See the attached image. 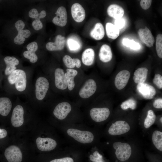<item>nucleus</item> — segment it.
I'll return each instance as SVG.
<instances>
[{
	"label": "nucleus",
	"mask_w": 162,
	"mask_h": 162,
	"mask_svg": "<svg viewBox=\"0 0 162 162\" xmlns=\"http://www.w3.org/2000/svg\"><path fill=\"white\" fill-rule=\"evenodd\" d=\"M9 82L15 84L16 89L19 92H22L26 89L27 86V77L25 71L17 69L14 70L8 77Z\"/></svg>",
	"instance_id": "nucleus-1"
},
{
	"label": "nucleus",
	"mask_w": 162,
	"mask_h": 162,
	"mask_svg": "<svg viewBox=\"0 0 162 162\" xmlns=\"http://www.w3.org/2000/svg\"><path fill=\"white\" fill-rule=\"evenodd\" d=\"M67 133L69 136L75 140L83 144L91 143L94 139L93 134L89 131L70 128L67 130Z\"/></svg>",
	"instance_id": "nucleus-2"
},
{
	"label": "nucleus",
	"mask_w": 162,
	"mask_h": 162,
	"mask_svg": "<svg viewBox=\"0 0 162 162\" xmlns=\"http://www.w3.org/2000/svg\"><path fill=\"white\" fill-rule=\"evenodd\" d=\"M113 147L116 150L115 154L117 158L122 161L127 160L130 157L132 149L128 143L117 142L113 143Z\"/></svg>",
	"instance_id": "nucleus-3"
},
{
	"label": "nucleus",
	"mask_w": 162,
	"mask_h": 162,
	"mask_svg": "<svg viewBox=\"0 0 162 162\" xmlns=\"http://www.w3.org/2000/svg\"><path fill=\"white\" fill-rule=\"evenodd\" d=\"M49 88V82L45 77L40 76L37 79L35 84V94L36 99L43 100L45 97Z\"/></svg>",
	"instance_id": "nucleus-4"
},
{
	"label": "nucleus",
	"mask_w": 162,
	"mask_h": 162,
	"mask_svg": "<svg viewBox=\"0 0 162 162\" xmlns=\"http://www.w3.org/2000/svg\"><path fill=\"white\" fill-rule=\"evenodd\" d=\"M4 156L8 162H21L22 155L20 148L17 146L12 145L7 148Z\"/></svg>",
	"instance_id": "nucleus-5"
},
{
	"label": "nucleus",
	"mask_w": 162,
	"mask_h": 162,
	"mask_svg": "<svg viewBox=\"0 0 162 162\" xmlns=\"http://www.w3.org/2000/svg\"><path fill=\"white\" fill-rule=\"evenodd\" d=\"M130 129V125L127 122L119 120L112 124L108 131L110 135L116 136L125 134L129 131Z\"/></svg>",
	"instance_id": "nucleus-6"
},
{
	"label": "nucleus",
	"mask_w": 162,
	"mask_h": 162,
	"mask_svg": "<svg viewBox=\"0 0 162 162\" xmlns=\"http://www.w3.org/2000/svg\"><path fill=\"white\" fill-rule=\"evenodd\" d=\"M110 114L109 109L106 107L93 108L90 112L91 118L96 122H100L105 120L109 117Z\"/></svg>",
	"instance_id": "nucleus-7"
},
{
	"label": "nucleus",
	"mask_w": 162,
	"mask_h": 162,
	"mask_svg": "<svg viewBox=\"0 0 162 162\" xmlns=\"http://www.w3.org/2000/svg\"><path fill=\"white\" fill-rule=\"evenodd\" d=\"M96 89L97 85L95 81L92 79H89L86 81L80 89L79 95L83 98H88L94 94Z\"/></svg>",
	"instance_id": "nucleus-8"
},
{
	"label": "nucleus",
	"mask_w": 162,
	"mask_h": 162,
	"mask_svg": "<svg viewBox=\"0 0 162 162\" xmlns=\"http://www.w3.org/2000/svg\"><path fill=\"white\" fill-rule=\"evenodd\" d=\"M24 110L23 107L20 105H16L14 109L11 117V123L14 127L22 126L24 122Z\"/></svg>",
	"instance_id": "nucleus-9"
},
{
	"label": "nucleus",
	"mask_w": 162,
	"mask_h": 162,
	"mask_svg": "<svg viewBox=\"0 0 162 162\" xmlns=\"http://www.w3.org/2000/svg\"><path fill=\"white\" fill-rule=\"evenodd\" d=\"M38 148L41 151H50L55 149L57 142L54 140L50 138L38 137L36 140Z\"/></svg>",
	"instance_id": "nucleus-10"
},
{
	"label": "nucleus",
	"mask_w": 162,
	"mask_h": 162,
	"mask_svg": "<svg viewBox=\"0 0 162 162\" xmlns=\"http://www.w3.org/2000/svg\"><path fill=\"white\" fill-rule=\"evenodd\" d=\"M71 110V106L68 102H64L58 104L54 108V116L60 120L65 118Z\"/></svg>",
	"instance_id": "nucleus-11"
},
{
	"label": "nucleus",
	"mask_w": 162,
	"mask_h": 162,
	"mask_svg": "<svg viewBox=\"0 0 162 162\" xmlns=\"http://www.w3.org/2000/svg\"><path fill=\"white\" fill-rule=\"evenodd\" d=\"M56 16L52 20L55 25L61 27H64L67 24L68 21L67 12L64 6L60 7L56 13Z\"/></svg>",
	"instance_id": "nucleus-12"
},
{
	"label": "nucleus",
	"mask_w": 162,
	"mask_h": 162,
	"mask_svg": "<svg viewBox=\"0 0 162 162\" xmlns=\"http://www.w3.org/2000/svg\"><path fill=\"white\" fill-rule=\"evenodd\" d=\"M130 76V72L127 70L120 71L116 75L115 79V85L119 90L123 88L127 85Z\"/></svg>",
	"instance_id": "nucleus-13"
},
{
	"label": "nucleus",
	"mask_w": 162,
	"mask_h": 162,
	"mask_svg": "<svg viewBox=\"0 0 162 162\" xmlns=\"http://www.w3.org/2000/svg\"><path fill=\"white\" fill-rule=\"evenodd\" d=\"M136 87L139 92L144 98L146 99H152L156 93L154 88L147 83H143L138 84Z\"/></svg>",
	"instance_id": "nucleus-14"
},
{
	"label": "nucleus",
	"mask_w": 162,
	"mask_h": 162,
	"mask_svg": "<svg viewBox=\"0 0 162 162\" xmlns=\"http://www.w3.org/2000/svg\"><path fill=\"white\" fill-rule=\"evenodd\" d=\"M141 40L148 47L153 46L154 42V37L150 30L146 27L140 28L138 32Z\"/></svg>",
	"instance_id": "nucleus-15"
},
{
	"label": "nucleus",
	"mask_w": 162,
	"mask_h": 162,
	"mask_svg": "<svg viewBox=\"0 0 162 162\" xmlns=\"http://www.w3.org/2000/svg\"><path fill=\"white\" fill-rule=\"evenodd\" d=\"M72 17L77 22L83 21L86 17L85 10L82 6L78 3L74 4L71 9Z\"/></svg>",
	"instance_id": "nucleus-16"
},
{
	"label": "nucleus",
	"mask_w": 162,
	"mask_h": 162,
	"mask_svg": "<svg viewBox=\"0 0 162 162\" xmlns=\"http://www.w3.org/2000/svg\"><path fill=\"white\" fill-rule=\"evenodd\" d=\"M55 85L56 87L61 90H64L68 87L67 82L63 70L60 68H56L54 73Z\"/></svg>",
	"instance_id": "nucleus-17"
},
{
	"label": "nucleus",
	"mask_w": 162,
	"mask_h": 162,
	"mask_svg": "<svg viewBox=\"0 0 162 162\" xmlns=\"http://www.w3.org/2000/svg\"><path fill=\"white\" fill-rule=\"evenodd\" d=\"M65 42V38L59 34L56 37L54 42L47 43L46 44V47L47 50L50 51L61 50L64 47Z\"/></svg>",
	"instance_id": "nucleus-18"
},
{
	"label": "nucleus",
	"mask_w": 162,
	"mask_h": 162,
	"mask_svg": "<svg viewBox=\"0 0 162 162\" xmlns=\"http://www.w3.org/2000/svg\"><path fill=\"white\" fill-rule=\"evenodd\" d=\"M4 60L6 64L5 74L6 75H9L16 69V66L19 64V61L16 57L10 56L5 57Z\"/></svg>",
	"instance_id": "nucleus-19"
},
{
	"label": "nucleus",
	"mask_w": 162,
	"mask_h": 162,
	"mask_svg": "<svg viewBox=\"0 0 162 162\" xmlns=\"http://www.w3.org/2000/svg\"><path fill=\"white\" fill-rule=\"evenodd\" d=\"M107 13L110 16L117 19L122 18L124 10L121 6L116 4H112L108 7Z\"/></svg>",
	"instance_id": "nucleus-20"
},
{
	"label": "nucleus",
	"mask_w": 162,
	"mask_h": 162,
	"mask_svg": "<svg viewBox=\"0 0 162 162\" xmlns=\"http://www.w3.org/2000/svg\"><path fill=\"white\" fill-rule=\"evenodd\" d=\"M100 60L103 62H110L112 57V54L110 47L106 44L103 45L101 47L99 53Z\"/></svg>",
	"instance_id": "nucleus-21"
},
{
	"label": "nucleus",
	"mask_w": 162,
	"mask_h": 162,
	"mask_svg": "<svg viewBox=\"0 0 162 162\" xmlns=\"http://www.w3.org/2000/svg\"><path fill=\"white\" fill-rule=\"evenodd\" d=\"M12 106L10 100L7 97L0 98V114L7 116L10 112Z\"/></svg>",
	"instance_id": "nucleus-22"
},
{
	"label": "nucleus",
	"mask_w": 162,
	"mask_h": 162,
	"mask_svg": "<svg viewBox=\"0 0 162 162\" xmlns=\"http://www.w3.org/2000/svg\"><path fill=\"white\" fill-rule=\"evenodd\" d=\"M148 70L146 68H138L134 73L133 79L136 83H143L146 81L147 76Z\"/></svg>",
	"instance_id": "nucleus-23"
},
{
	"label": "nucleus",
	"mask_w": 162,
	"mask_h": 162,
	"mask_svg": "<svg viewBox=\"0 0 162 162\" xmlns=\"http://www.w3.org/2000/svg\"><path fill=\"white\" fill-rule=\"evenodd\" d=\"M105 31L102 24L100 22L95 24L94 28L90 32V36L96 40L102 39L104 37Z\"/></svg>",
	"instance_id": "nucleus-24"
},
{
	"label": "nucleus",
	"mask_w": 162,
	"mask_h": 162,
	"mask_svg": "<svg viewBox=\"0 0 162 162\" xmlns=\"http://www.w3.org/2000/svg\"><path fill=\"white\" fill-rule=\"evenodd\" d=\"M95 56L94 50L91 48L86 49L83 52L82 60L83 63L86 66H90L93 63Z\"/></svg>",
	"instance_id": "nucleus-25"
},
{
	"label": "nucleus",
	"mask_w": 162,
	"mask_h": 162,
	"mask_svg": "<svg viewBox=\"0 0 162 162\" xmlns=\"http://www.w3.org/2000/svg\"><path fill=\"white\" fill-rule=\"evenodd\" d=\"M67 72L65 73L67 86L68 89L72 90L75 87V84L74 81L75 77L78 74L77 71L73 69L67 68Z\"/></svg>",
	"instance_id": "nucleus-26"
},
{
	"label": "nucleus",
	"mask_w": 162,
	"mask_h": 162,
	"mask_svg": "<svg viewBox=\"0 0 162 162\" xmlns=\"http://www.w3.org/2000/svg\"><path fill=\"white\" fill-rule=\"evenodd\" d=\"M106 29L107 37L111 39H116L119 34L120 29L111 23L107 22L106 24Z\"/></svg>",
	"instance_id": "nucleus-27"
},
{
	"label": "nucleus",
	"mask_w": 162,
	"mask_h": 162,
	"mask_svg": "<svg viewBox=\"0 0 162 162\" xmlns=\"http://www.w3.org/2000/svg\"><path fill=\"white\" fill-rule=\"evenodd\" d=\"M152 140L153 144L159 150L162 151V132L155 130L153 133Z\"/></svg>",
	"instance_id": "nucleus-28"
},
{
	"label": "nucleus",
	"mask_w": 162,
	"mask_h": 162,
	"mask_svg": "<svg viewBox=\"0 0 162 162\" xmlns=\"http://www.w3.org/2000/svg\"><path fill=\"white\" fill-rule=\"evenodd\" d=\"M156 119V116L153 111L149 110L144 122V126L146 129L150 128L154 123Z\"/></svg>",
	"instance_id": "nucleus-29"
},
{
	"label": "nucleus",
	"mask_w": 162,
	"mask_h": 162,
	"mask_svg": "<svg viewBox=\"0 0 162 162\" xmlns=\"http://www.w3.org/2000/svg\"><path fill=\"white\" fill-rule=\"evenodd\" d=\"M122 43L124 45L133 50H139L140 47L139 43L136 42L133 40H130L127 38H124Z\"/></svg>",
	"instance_id": "nucleus-30"
},
{
	"label": "nucleus",
	"mask_w": 162,
	"mask_h": 162,
	"mask_svg": "<svg viewBox=\"0 0 162 162\" xmlns=\"http://www.w3.org/2000/svg\"><path fill=\"white\" fill-rule=\"evenodd\" d=\"M136 106V103L135 100L133 98H130L124 102L121 105V108L123 110L130 108L134 110Z\"/></svg>",
	"instance_id": "nucleus-31"
},
{
	"label": "nucleus",
	"mask_w": 162,
	"mask_h": 162,
	"mask_svg": "<svg viewBox=\"0 0 162 162\" xmlns=\"http://www.w3.org/2000/svg\"><path fill=\"white\" fill-rule=\"evenodd\" d=\"M63 62L67 67L68 68H73L75 67L76 58H72L68 55H65L63 58Z\"/></svg>",
	"instance_id": "nucleus-32"
},
{
	"label": "nucleus",
	"mask_w": 162,
	"mask_h": 162,
	"mask_svg": "<svg viewBox=\"0 0 162 162\" xmlns=\"http://www.w3.org/2000/svg\"><path fill=\"white\" fill-rule=\"evenodd\" d=\"M156 49L158 56L162 58V35L160 34L156 37Z\"/></svg>",
	"instance_id": "nucleus-33"
},
{
	"label": "nucleus",
	"mask_w": 162,
	"mask_h": 162,
	"mask_svg": "<svg viewBox=\"0 0 162 162\" xmlns=\"http://www.w3.org/2000/svg\"><path fill=\"white\" fill-rule=\"evenodd\" d=\"M24 57L28 59L32 63L36 62L38 60V57L35 52L29 50L25 51L23 53Z\"/></svg>",
	"instance_id": "nucleus-34"
},
{
	"label": "nucleus",
	"mask_w": 162,
	"mask_h": 162,
	"mask_svg": "<svg viewBox=\"0 0 162 162\" xmlns=\"http://www.w3.org/2000/svg\"><path fill=\"white\" fill-rule=\"evenodd\" d=\"M89 158L93 162H104L102 156L97 151L94 152L93 155H90Z\"/></svg>",
	"instance_id": "nucleus-35"
},
{
	"label": "nucleus",
	"mask_w": 162,
	"mask_h": 162,
	"mask_svg": "<svg viewBox=\"0 0 162 162\" xmlns=\"http://www.w3.org/2000/svg\"><path fill=\"white\" fill-rule=\"evenodd\" d=\"M68 44L69 48L71 50H78L80 47L79 43L73 39H68Z\"/></svg>",
	"instance_id": "nucleus-36"
},
{
	"label": "nucleus",
	"mask_w": 162,
	"mask_h": 162,
	"mask_svg": "<svg viewBox=\"0 0 162 162\" xmlns=\"http://www.w3.org/2000/svg\"><path fill=\"white\" fill-rule=\"evenodd\" d=\"M153 83L160 89L162 88V76L159 74H155L153 80Z\"/></svg>",
	"instance_id": "nucleus-37"
},
{
	"label": "nucleus",
	"mask_w": 162,
	"mask_h": 162,
	"mask_svg": "<svg viewBox=\"0 0 162 162\" xmlns=\"http://www.w3.org/2000/svg\"><path fill=\"white\" fill-rule=\"evenodd\" d=\"M32 26L34 29L36 30H39L42 29L43 25L39 19H36L33 21L32 23Z\"/></svg>",
	"instance_id": "nucleus-38"
},
{
	"label": "nucleus",
	"mask_w": 162,
	"mask_h": 162,
	"mask_svg": "<svg viewBox=\"0 0 162 162\" xmlns=\"http://www.w3.org/2000/svg\"><path fill=\"white\" fill-rule=\"evenodd\" d=\"M115 25L119 29H122L125 26V20L122 18L116 19L115 21Z\"/></svg>",
	"instance_id": "nucleus-39"
},
{
	"label": "nucleus",
	"mask_w": 162,
	"mask_h": 162,
	"mask_svg": "<svg viewBox=\"0 0 162 162\" xmlns=\"http://www.w3.org/2000/svg\"><path fill=\"white\" fill-rule=\"evenodd\" d=\"M152 2L151 0H142L140 2V5L142 9L146 10L150 7Z\"/></svg>",
	"instance_id": "nucleus-40"
},
{
	"label": "nucleus",
	"mask_w": 162,
	"mask_h": 162,
	"mask_svg": "<svg viewBox=\"0 0 162 162\" xmlns=\"http://www.w3.org/2000/svg\"><path fill=\"white\" fill-rule=\"evenodd\" d=\"M27 50L36 52L38 48V44L35 41L32 42L26 46Z\"/></svg>",
	"instance_id": "nucleus-41"
},
{
	"label": "nucleus",
	"mask_w": 162,
	"mask_h": 162,
	"mask_svg": "<svg viewBox=\"0 0 162 162\" xmlns=\"http://www.w3.org/2000/svg\"><path fill=\"white\" fill-rule=\"evenodd\" d=\"M25 40V38L18 34L14 38V41L16 44L21 45L24 43Z\"/></svg>",
	"instance_id": "nucleus-42"
},
{
	"label": "nucleus",
	"mask_w": 162,
	"mask_h": 162,
	"mask_svg": "<svg viewBox=\"0 0 162 162\" xmlns=\"http://www.w3.org/2000/svg\"><path fill=\"white\" fill-rule=\"evenodd\" d=\"M15 28L18 32L23 30L25 26L24 22L21 20H18L15 23Z\"/></svg>",
	"instance_id": "nucleus-43"
},
{
	"label": "nucleus",
	"mask_w": 162,
	"mask_h": 162,
	"mask_svg": "<svg viewBox=\"0 0 162 162\" xmlns=\"http://www.w3.org/2000/svg\"><path fill=\"white\" fill-rule=\"evenodd\" d=\"M39 14L37 9L34 8L31 9L29 11L28 16L30 17L36 19L38 18Z\"/></svg>",
	"instance_id": "nucleus-44"
},
{
	"label": "nucleus",
	"mask_w": 162,
	"mask_h": 162,
	"mask_svg": "<svg viewBox=\"0 0 162 162\" xmlns=\"http://www.w3.org/2000/svg\"><path fill=\"white\" fill-rule=\"evenodd\" d=\"M50 162H74L73 159L70 157H65L63 158L55 159Z\"/></svg>",
	"instance_id": "nucleus-45"
},
{
	"label": "nucleus",
	"mask_w": 162,
	"mask_h": 162,
	"mask_svg": "<svg viewBox=\"0 0 162 162\" xmlns=\"http://www.w3.org/2000/svg\"><path fill=\"white\" fill-rule=\"evenodd\" d=\"M18 34L25 38H27L30 36L31 32L28 29H24L18 32Z\"/></svg>",
	"instance_id": "nucleus-46"
},
{
	"label": "nucleus",
	"mask_w": 162,
	"mask_h": 162,
	"mask_svg": "<svg viewBox=\"0 0 162 162\" xmlns=\"http://www.w3.org/2000/svg\"><path fill=\"white\" fill-rule=\"evenodd\" d=\"M154 107L157 109L162 108V99L158 98L155 100L153 103Z\"/></svg>",
	"instance_id": "nucleus-47"
},
{
	"label": "nucleus",
	"mask_w": 162,
	"mask_h": 162,
	"mask_svg": "<svg viewBox=\"0 0 162 162\" xmlns=\"http://www.w3.org/2000/svg\"><path fill=\"white\" fill-rule=\"evenodd\" d=\"M8 133L6 130L0 128V139L4 138L7 136Z\"/></svg>",
	"instance_id": "nucleus-48"
},
{
	"label": "nucleus",
	"mask_w": 162,
	"mask_h": 162,
	"mask_svg": "<svg viewBox=\"0 0 162 162\" xmlns=\"http://www.w3.org/2000/svg\"><path fill=\"white\" fill-rule=\"evenodd\" d=\"M46 11L44 10H42L39 13L38 18L40 20L41 19L43 18L46 16Z\"/></svg>",
	"instance_id": "nucleus-49"
},
{
	"label": "nucleus",
	"mask_w": 162,
	"mask_h": 162,
	"mask_svg": "<svg viewBox=\"0 0 162 162\" xmlns=\"http://www.w3.org/2000/svg\"><path fill=\"white\" fill-rule=\"evenodd\" d=\"M160 122H161V123H162V117H161L160 118Z\"/></svg>",
	"instance_id": "nucleus-50"
}]
</instances>
